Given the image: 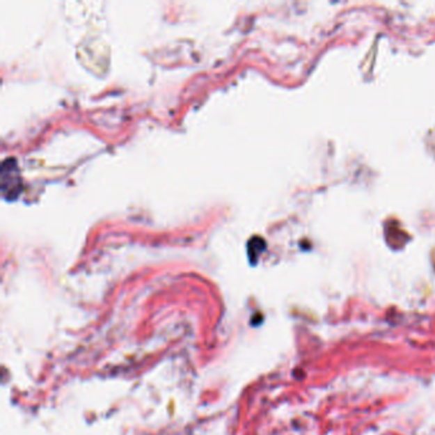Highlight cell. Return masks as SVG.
Masks as SVG:
<instances>
[{
    "mask_svg": "<svg viewBox=\"0 0 435 435\" xmlns=\"http://www.w3.org/2000/svg\"><path fill=\"white\" fill-rule=\"evenodd\" d=\"M21 191V176L13 159H8L1 165V193L8 200H13Z\"/></svg>",
    "mask_w": 435,
    "mask_h": 435,
    "instance_id": "6da1fadb",
    "label": "cell"
}]
</instances>
